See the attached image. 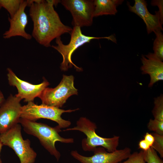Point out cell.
Listing matches in <instances>:
<instances>
[{
    "mask_svg": "<svg viewBox=\"0 0 163 163\" xmlns=\"http://www.w3.org/2000/svg\"><path fill=\"white\" fill-rule=\"evenodd\" d=\"M26 1L33 24L31 36L39 44L49 47L54 39L64 34H71L72 28L62 23L54 8L60 0Z\"/></svg>",
    "mask_w": 163,
    "mask_h": 163,
    "instance_id": "obj_1",
    "label": "cell"
},
{
    "mask_svg": "<svg viewBox=\"0 0 163 163\" xmlns=\"http://www.w3.org/2000/svg\"><path fill=\"white\" fill-rule=\"evenodd\" d=\"M20 123L24 131L37 138L41 145L57 161L60 158L61 154L55 147L56 142L59 141L67 144L74 142L72 138H65L60 136L59 133L61 131V128L58 125L52 127L45 123L21 118Z\"/></svg>",
    "mask_w": 163,
    "mask_h": 163,
    "instance_id": "obj_2",
    "label": "cell"
},
{
    "mask_svg": "<svg viewBox=\"0 0 163 163\" xmlns=\"http://www.w3.org/2000/svg\"><path fill=\"white\" fill-rule=\"evenodd\" d=\"M96 124L85 117H81L77 121L76 126L68 128L64 131L77 130L84 133L86 137L82 141V146L85 151H94L97 147H101L109 152L116 150L119 144L120 137L114 136L111 138H104L97 134Z\"/></svg>",
    "mask_w": 163,
    "mask_h": 163,
    "instance_id": "obj_3",
    "label": "cell"
},
{
    "mask_svg": "<svg viewBox=\"0 0 163 163\" xmlns=\"http://www.w3.org/2000/svg\"><path fill=\"white\" fill-rule=\"evenodd\" d=\"M71 39L69 43L64 44L60 37L56 39L57 45H52L51 47L57 51L62 55L63 60L61 64V69L66 71L73 66L77 70H82V69L77 67L72 62L71 57L72 53L78 48L85 43H89L94 39H107L116 43V39L113 35L104 37H96L86 36L83 34L81 27L74 26L71 34Z\"/></svg>",
    "mask_w": 163,
    "mask_h": 163,
    "instance_id": "obj_4",
    "label": "cell"
},
{
    "mask_svg": "<svg viewBox=\"0 0 163 163\" xmlns=\"http://www.w3.org/2000/svg\"><path fill=\"white\" fill-rule=\"evenodd\" d=\"M21 129V125H15L0 134V140L3 145L8 146L14 151L20 163H34L37 153L31 147L29 139H23Z\"/></svg>",
    "mask_w": 163,
    "mask_h": 163,
    "instance_id": "obj_5",
    "label": "cell"
},
{
    "mask_svg": "<svg viewBox=\"0 0 163 163\" xmlns=\"http://www.w3.org/2000/svg\"><path fill=\"white\" fill-rule=\"evenodd\" d=\"M78 109L64 110L43 104L38 105L33 102H29L22 106L21 118L35 121L41 118L48 119L56 122L61 129L67 128L71 123L69 120L63 119L62 115L64 113H70Z\"/></svg>",
    "mask_w": 163,
    "mask_h": 163,
    "instance_id": "obj_6",
    "label": "cell"
},
{
    "mask_svg": "<svg viewBox=\"0 0 163 163\" xmlns=\"http://www.w3.org/2000/svg\"><path fill=\"white\" fill-rule=\"evenodd\" d=\"M74 85V77L63 75L59 84L54 88H46L38 97L42 104L60 108L71 96L78 94Z\"/></svg>",
    "mask_w": 163,
    "mask_h": 163,
    "instance_id": "obj_7",
    "label": "cell"
},
{
    "mask_svg": "<svg viewBox=\"0 0 163 163\" xmlns=\"http://www.w3.org/2000/svg\"><path fill=\"white\" fill-rule=\"evenodd\" d=\"M60 3L72 14L74 27H81L92 25L94 17V0H62Z\"/></svg>",
    "mask_w": 163,
    "mask_h": 163,
    "instance_id": "obj_8",
    "label": "cell"
},
{
    "mask_svg": "<svg viewBox=\"0 0 163 163\" xmlns=\"http://www.w3.org/2000/svg\"><path fill=\"white\" fill-rule=\"evenodd\" d=\"M94 155L85 156L80 154L77 151L71 152V155L82 163H119L126 159L131 154V149L126 147L112 152H107L101 147L96 148Z\"/></svg>",
    "mask_w": 163,
    "mask_h": 163,
    "instance_id": "obj_9",
    "label": "cell"
},
{
    "mask_svg": "<svg viewBox=\"0 0 163 163\" xmlns=\"http://www.w3.org/2000/svg\"><path fill=\"white\" fill-rule=\"evenodd\" d=\"M8 79L9 85L16 87L18 94L15 96L24 99L26 102H33L35 98L39 97L43 91L49 85L45 79L41 83L34 85L19 78L11 69H7Z\"/></svg>",
    "mask_w": 163,
    "mask_h": 163,
    "instance_id": "obj_10",
    "label": "cell"
},
{
    "mask_svg": "<svg viewBox=\"0 0 163 163\" xmlns=\"http://www.w3.org/2000/svg\"><path fill=\"white\" fill-rule=\"evenodd\" d=\"M21 99L11 94L0 106V134L20 123Z\"/></svg>",
    "mask_w": 163,
    "mask_h": 163,
    "instance_id": "obj_11",
    "label": "cell"
},
{
    "mask_svg": "<svg viewBox=\"0 0 163 163\" xmlns=\"http://www.w3.org/2000/svg\"><path fill=\"white\" fill-rule=\"evenodd\" d=\"M27 6V1L23 0L19 9L14 16L12 18L8 17L10 27L3 34L4 38L7 39L12 37L20 36L27 40L31 39L32 37L31 35L25 31L28 21L27 16L25 11Z\"/></svg>",
    "mask_w": 163,
    "mask_h": 163,
    "instance_id": "obj_12",
    "label": "cell"
},
{
    "mask_svg": "<svg viewBox=\"0 0 163 163\" xmlns=\"http://www.w3.org/2000/svg\"><path fill=\"white\" fill-rule=\"evenodd\" d=\"M127 4L129 11L137 14L143 21L148 34L157 30H163L159 12L155 11V14L150 13L148 10L146 1L135 0L133 6L130 5L128 2Z\"/></svg>",
    "mask_w": 163,
    "mask_h": 163,
    "instance_id": "obj_13",
    "label": "cell"
},
{
    "mask_svg": "<svg viewBox=\"0 0 163 163\" xmlns=\"http://www.w3.org/2000/svg\"><path fill=\"white\" fill-rule=\"evenodd\" d=\"M142 65L140 70L142 74H148L150 77L148 87H152L157 82L163 80V62L153 53L142 55Z\"/></svg>",
    "mask_w": 163,
    "mask_h": 163,
    "instance_id": "obj_14",
    "label": "cell"
},
{
    "mask_svg": "<svg viewBox=\"0 0 163 163\" xmlns=\"http://www.w3.org/2000/svg\"><path fill=\"white\" fill-rule=\"evenodd\" d=\"M123 0H94V17L103 15H114L117 12V7Z\"/></svg>",
    "mask_w": 163,
    "mask_h": 163,
    "instance_id": "obj_15",
    "label": "cell"
},
{
    "mask_svg": "<svg viewBox=\"0 0 163 163\" xmlns=\"http://www.w3.org/2000/svg\"><path fill=\"white\" fill-rule=\"evenodd\" d=\"M23 0H0V6L8 12L12 18L19 8Z\"/></svg>",
    "mask_w": 163,
    "mask_h": 163,
    "instance_id": "obj_16",
    "label": "cell"
},
{
    "mask_svg": "<svg viewBox=\"0 0 163 163\" xmlns=\"http://www.w3.org/2000/svg\"><path fill=\"white\" fill-rule=\"evenodd\" d=\"M156 35L153 46L154 54L162 61L163 60V34L161 31L154 32Z\"/></svg>",
    "mask_w": 163,
    "mask_h": 163,
    "instance_id": "obj_17",
    "label": "cell"
},
{
    "mask_svg": "<svg viewBox=\"0 0 163 163\" xmlns=\"http://www.w3.org/2000/svg\"><path fill=\"white\" fill-rule=\"evenodd\" d=\"M154 106L152 113L155 119L163 121V95L154 98Z\"/></svg>",
    "mask_w": 163,
    "mask_h": 163,
    "instance_id": "obj_18",
    "label": "cell"
},
{
    "mask_svg": "<svg viewBox=\"0 0 163 163\" xmlns=\"http://www.w3.org/2000/svg\"><path fill=\"white\" fill-rule=\"evenodd\" d=\"M144 160L146 163H163L157 152L152 147L146 151H143Z\"/></svg>",
    "mask_w": 163,
    "mask_h": 163,
    "instance_id": "obj_19",
    "label": "cell"
},
{
    "mask_svg": "<svg viewBox=\"0 0 163 163\" xmlns=\"http://www.w3.org/2000/svg\"><path fill=\"white\" fill-rule=\"evenodd\" d=\"M149 130L159 135H163V121L155 119H150L147 125Z\"/></svg>",
    "mask_w": 163,
    "mask_h": 163,
    "instance_id": "obj_20",
    "label": "cell"
},
{
    "mask_svg": "<svg viewBox=\"0 0 163 163\" xmlns=\"http://www.w3.org/2000/svg\"><path fill=\"white\" fill-rule=\"evenodd\" d=\"M152 134L154 137V141L151 147L159 153L161 158H163V135L154 133Z\"/></svg>",
    "mask_w": 163,
    "mask_h": 163,
    "instance_id": "obj_21",
    "label": "cell"
},
{
    "mask_svg": "<svg viewBox=\"0 0 163 163\" xmlns=\"http://www.w3.org/2000/svg\"><path fill=\"white\" fill-rule=\"evenodd\" d=\"M119 163H146L144 160L143 150L131 153L126 160Z\"/></svg>",
    "mask_w": 163,
    "mask_h": 163,
    "instance_id": "obj_22",
    "label": "cell"
},
{
    "mask_svg": "<svg viewBox=\"0 0 163 163\" xmlns=\"http://www.w3.org/2000/svg\"><path fill=\"white\" fill-rule=\"evenodd\" d=\"M151 4L153 6H157L159 8L161 23L163 24V0H152Z\"/></svg>",
    "mask_w": 163,
    "mask_h": 163,
    "instance_id": "obj_23",
    "label": "cell"
},
{
    "mask_svg": "<svg viewBox=\"0 0 163 163\" xmlns=\"http://www.w3.org/2000/svg\"><path fill=\"white\" fill-rule=\"evenodd\" d=\"M151 147L154 142V138L152 134L146 133L144 136V139Z\"/></svg>",
    "mask_w": 163,
    "mask_h": 163,
    "instance_id": "obj_24",
    "label": "cell"
},
{
    "mask_svg": "<svg viewBox=\"0 0 163 163\" xmlns=\"http://www.w3.org/2000/svg\"><path fill=\"white\" fill-rule=\"evenodd\" d=\"M150 145L144 139L141 140L139 143V147L143 151H146L150 147Z\"/></svg>",
    "mask_w": 163,
    "mask_h": 163,
    "instance_id": "obj_25",
    "label": "cell"
},
{
    "mask_svg": "<svg viewBox=\"0 0 163 163\" xmlns=\"http://www.w3.org/2000/svg\"><path fill=\"white\" fill-rule=\"evenodd\" d=\"M5 101V100L4 95L2 92L0 90V106L4 103Z\"/></svg>",
    "mask_w": 163,
    "mask_h": 163,
    "instance_id": "obj_26",
    "label": "cell"
},
{
    "mask_svg": "<svg viewBox=\"0 0 163 163\" xmlns=\"http://www.w3.org/2000/svg\"><path fill=\"white\" fill-rule=\"evenodd\" d=\"M3 145L2 143L0 140V163H2L1 158H0V154Z\"/></svg>",
    "mask_w": 163,
    "mask_h": 163,
    "instance_id": "obj_27",
    "label": "cell"
},
{
    "mask_svg": "<svg viewBox=\"0 0 163 163\" xmlns=\"http://www.w3.org/2000/svg\"><path fill=\"white\" fill-rule=\"evenodd\" d=\"M2 7L0 6V10L1 9Z\"/></svg>",
    "mask_w": 163,
    "mask_h": 163,
    "instance_id": "obj_28",
    "label": "cell"
}]
</instances>
